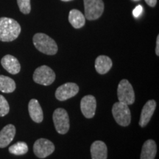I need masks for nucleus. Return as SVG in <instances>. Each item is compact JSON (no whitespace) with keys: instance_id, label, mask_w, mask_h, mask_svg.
Wrapping results in <instances>:
<instances>
[{"instance_id":"5","label":"nucleus","mask_w":159,"mask_h":159,"mask_svg":"<svg viewBox=\"0 0 159 159\" xmlns=\"http://www.w3.org/2000/svg\"><path fill=\"white\" fill-rule=\"evenodd\" d=\"M117 97L120 102L126 105H133L135 102V93L132 85L128 80L120 81L117 88Z\"/></svg>"},{"instance_id":"11","label":"nucleus","mask_w":159,"mask_h":159,"mask_svg":"<svg viewBox=\"0 0 159 159\" xmlns=\"http://www.w3.org/2000/svg\"><path fill=\"white\" fill-rule=\"evenodd\" d=\"M156 108V102L154 99H150L148 101L146 104L143 107L142 113H141L140 120H139V125L142 128L146 126L148 124L153 115L155 110Z\"/></svg>"},{"instance_id":"3","label":"nucleus","mask_w":159,"mask_h":159,"mask_svg":"<svg viewBox=\"0 0 159 159\" xmlns=\"http://www.w3.org/2000/svg\"><path fill=\"white\" fill-rule=\"evenodd\" d=\"M113 116L117 124L122 127H127L130 124L131 113L128 105L125 103L115 102L112 108Z\"/></svg>"},{"instance_id":"10","label":"nucleus","mask_w":159,"mask_h":159,"mask_svg":"<svg viewBox=\"0 0 159 159\" xmlns=\"http://www.w3.org/2000/svg\"><path fill=\"white\" fill-rule=\"evenodd\" d=\"M96 108L97 100L94 96L86 95L83 97L80 101V109L85 118H93L96 112Z\"/></svg>"},{"instance_id":"9","label":"nucleus","mask_w":159,"mask_h":159,"mask_svg":"<svg viewBox=\"0 0 159 159\" xmlns=\"http://www.w3.org/2000/svg\"><path fill=\"white\" fill-rule=\"evenodd\" d=\"M79 92V86L75 83H66L56 89L55 97L57 100L63 101L75 97Z\"/></svg>"},{"instance_id":"6","label":"nucleus","mask_w":159,"mask_h":159,"mask_svg":"<svg viewBox=\"0 0 159 159\" xmlns=\"http://www.w3.org/2000/svg\"><path fill=\"white\" fill-rule=\"evenodd\" d=\"M55 130L60 134H66L69 130V118L65 109L59 108L55 110L52 115Z\"/></svg>"},{"instance_id":"19","label":"nucleus","mask_w":159,"mask_h":159,"mask_svg":"<svg viewBox=\"0 0 159 159\" xmlns=\"http://www.w3.org/2000/svg\"><path fill=\"white\" fill-rule=\"evenodd\" d=\"M16 85L15 81L11 77L0 75V91L6 94L13 92L16 90Z\"/></svg>"},{"instance_id":"13","label":"nucleus","mask_w":159,"mask_h":159,"mask_svg":"<svg viewBox=\"0 0 159 159\" xmlns=\"http://www.w3.org/2000/svg\"><path fill=\"white\" fill-rule=\"evenodd\" d=\"M16 135V128L13 125L9 124L0 131V148L7 147L13 140Z\"/></svg>"},{"instance_id":"8","label":"nucleus","mask_w":159,"mask_h":159,"mask_svg":"<svg viewBox=\"0 0 159 159\" xmlns=\"http://www.w3.org/2000/svg\"><path fill=\"white\" fill-rule=\"evenodd\" d=\"M55 151V145L51 141L46 139H39L33 145V152L39 158H44L50 156Z\"/></svg>"},{"instance_id":"12","label":"nucleus","mask_w":159,"mask_h":159,"mask_svg":"<svg viewBox=\"0 0 159 159\" xmlns=\"http://www.w3.org/2000/svg\"><path fill=\"white\" fill-rule=\"evenodd\" d=\"M1 64L7 72L16 75L21 70V65L16 57L11 55H6L2 58Z\"/></svg>"},{"instance_id":"22","label":"nucleus","mask_w":159,"mask_h":159,"mask_svg":"<svg viewBox=\"0 0 159 159\" xmlns=\"http://www.w3.org/2000/svg\"><path fill=\"white\" fill-rule=\"evenodd\" d=\"M10 111V106L5 97L0 94V117L7 115Z\"/></svg>"},{"instance_id":"23","label":"nucleus","mask_w":159,"mask_h":159,"mask_svg":"<svg viewBox=\"0 0 159 159\" xmlns=\"http://www.w3.org/2000/svg\"><path fill=\"white\" fill-rule=\"evenodd\" d=\"M142 10H143V8H142V5H137L136 7V8L134 10V11H133V14H134V16L136 18L140 16L141 13H142Z\"/></svg>"},{"instance_id":"14","label":"nucleus","mask_w":159,"mask_h":159,"mask_svg":"<svg viewBox=\"0 0 159 159\" xmlns=\"http://www.w3.org/2000/svg\"><path fill=\"white\" fill-rule=\"evenodd\" d=\"M28 111L30 118L33 122L41 123L43 119V110L39 101L35 99H32L29 102Z\"/></svg>"},{"instance_id":"15","label":"nucleus","mask_w":159,"mask_h":159,"mask_svg":"<svg viewBox=\"0 0 159 159\" xmlns=\"http://www.w3.org/2000/svg\"><path fill=\"white\" fill-rule=\"evenodd\" d=\"M91 155L92 159H107L108 148L102 141H95L91 146Z\"/></svg>"},{"instance_id":"16","label":"nucleus","mask_w":159,"mask_h":159,"mask_svg":"<svg viewBox=\"0 0 159 159\" xmlns=\"http://www.w3.org/2000/svg\"><path fill=\"white\" fill-rule=\"evenodd\" d=\"M112 66V61L106 55H99L95 61V69L99 75H105L108 73Z\"/></svg>"},{"instance_id":"20","label":"nucleus","mask_w":159,"mask_h":159,"mask_svg":"<svg viewBox=\"0 0 159 159\" xmlns=\"http://www.w3.org/2000/svg\"><path fill=\"white\" fill-rule=\"evenodd\" d=\"M10 153L15 156H22L28 152V146L24 142H18L8 149Z\"/></svg>"},{"instance_id":"4","label":"nucleus","mask_w":159,"mask_h":159,"mask_svg":"<svg viewBox=\"0 0 159 159\" xmlns=\"http://www.w3.org/2000/svg\"><path fill=\"white\" fill-rule=\"evenodd\" d=\"M85 18L89 21H94L101 17L104 12V2L102 0H83Z\"/></svg>"},{"instance_id":"25","label":"nucleus","mask_w":159,"mask_h":159,"mask_svg":"<svg viewBox=\"0 0 159 159\" xmlns=\"http://www.w3.org/2000/svg\"><path fill=\"white\" fill-rule=\"evenodd\" d=\"M156 54L157 56H159V35L156 39Z\"/></svg>"},{"instance_id":"7","label":"nucleus","mask_w":159,"mask_h":159,"mask_svg":"<svg viewBox=\"0 0 159 159\" xmlns=\"http://www.w3.org/2000/svg\"><path fill=\"white\" fill-rule=\"evenodd\" d=\"M55 73L50 67L46 65L38 67L33 74V80L38 84L49 85L55 81Z\"/></svg>"},{"instance_id":"17","label":"nucleus","mask_w":159,"mask_h":159,"mask_svg":"<svg viewBox=\"0 0 159 159\" xmlns=\"http://www.w3.org/2000/svg\"><path fill=\"white\" fill-rule=\"evenodd\" d=\"M157 152L156 143L154 140L149 139L144 143L141 152V159H155Z\"/></svg>"},{"instance_id":"26","label":"nucleus","mask_w":159,"mask_h":159,"mask_svg":"<svg viewBox=\"0 0 159 159\" xmlns=\"http://www.w3.org/2000/svg\"><path fill=\"white\" fill-rule=\"evenodd\" d=\"M63 2H69V1H72V0H61Z\"/></svg>"},{"instance_id":"21","label":"nucleus","mask_w":159,"mask_h":159,"mask_svg":"<svg viewBox=\"0 0 159 159\" xmlns=\"http://www.w3.org/2000/svg\"><path fill=\"white\" fill-rule=\"evenodd\" d=\"M20 11L24 14H29L31 11L30 0H17Z\"/></svg>"},{"instance_id":"18","label":"nucleus","mask_w":159,"mask_h":159,"mask_svg":"<svg viewBox=\"0 0 159 159\" xmlns=\"http://www.w3.org/2000/svg\"><path fill=\"white\" fill-rule=\"evenodd\" d=\"M69 21L74 28H82L85 24V16L78 10H71L69 14Z\"/></svg>"},{"instance_id":"2","label":"nucleus","mask_w":159,"mask_h":159,"mask_svg":"<svg viewBox=\"0 0 159 159\" xmlns=\"http://www.w3.org/2000/svg\"><path fill=\"white\" fill-rule=\"evenodd\" d=\"M33 44L38 50L45 55H54L58 48L55 40L44 33H36L33 39Z\"/></svg>"},{"instance_id":"1","label":"nucleus","mask_w":159,"mask_h":159,"mask_svg":"<svg viewBox=\"0 0 159 159\" xmlns=\"http://www.w3.org/2000/svg\"><path fill=\"white\" fill-rule=\"evenodd\" d=\"M21 26L16 20L7 17L0 18V41L11 42L19 37Z\"/></svg>"},{"instance_id":"24","label":"nucleus","mask_w":159,"mask_h":159,"mask_svg":"<svg viewBox=\"0 0 159 159\" xmlns=\"http://www.w3.org/2000/svg\"><path fill=\"white\" fill-rule=\"evenodd\" d=\"M144 1L149 6L152 7H154L157 4V0H144Z\"/></svg>"}]
</instances>
